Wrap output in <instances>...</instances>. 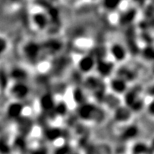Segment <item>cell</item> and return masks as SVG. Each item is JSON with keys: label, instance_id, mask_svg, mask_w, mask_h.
I'll return each mask as SVG.
<instances>
[{"label": "cell", "instance_id": "cell-3", "mask_svg": "<svg viewBox=\"0 0 154 154\" xmlns=\"http://www.w3.org/2000/svg\"><path fill=\"white\" fill-rule=\"evenodd\" d=\"M39 51L40 47H38V44L33 43V42L28 43L24 48V52L28 59H36L38 57V54H39Z\"/></svg>", "mask_w": 154, "mask_h": 154}, {"label": "cell", "instance_id": "cell-10", "mask_svg": "<svg viewBox=\"0 0 154 154\" xmlns=\"http://www.w3.org/2000/svg\"><path fill=\"white\" fill-rule=\"evenodd\" d=\"M94 111V107L93 106L86 104L83 106L81 108L80 111H79V115L82 118L84 119H88L89 117L91 116V114L93 113Z\"/></svg>", "mask_w": 154, "mask_h": 154}, {"label": "cell", "instance_id": "cell-13", "mask_svg": "<svg viewBox=\"0 0 154 154\" xmlns=\"http://www.w3.org/2000/svg\"><path fill=\"white\" fill-rule=\"evenodd\" d=\"M8 47L7 41L4 37L0 36V56H2L5 52Z\"/></svg>", "mask_w": 154, "mask_h": 154}, {"label": "cell", "instance_id": "cell-7", "mask_svg": "<svg viewBox=\"0 0 154 154\" xmlns=\"http://www.w3.org/2000/svg\"><path fill=\"white\" fill-rule=\"evenodd\" d=\"M95 67H96V69L98 70V72H99L101 75H103V76L109 75L111 73V71H112L113 69L111 63L108 62V61H100L99 63H96Z\"/></svg>", "mask_w": 154, "mask_h": 154}, {"label": "cell", "instance_id": "cell-2", "mask_svg": "<svg viewBox=\"0 0 154 154\" xmlns=\"http://www.w3.org/2000/svg\"><path fill=\"white\" fill-rule=\"evenodd\" d=\"M96 62L94 58L90 56L82 57L79 62V68L82 72L88 73L93 70L96 66Z\"/></svg>", "mask_w": 154, "mask_h": 154}, {"label": "cell", "instance_id": "cell-14", "mask_svg": "<svg viewBox=\"0 0 154 154\" xmlns=\"http://www.w3.org/2000/svg\"><path fill=\"white\" fill-rule=\"evenodd\" d=\"M122 1H123V0H122Z\"/></svg>", "mask_w": 154, "mask_h": 154}, {"label": "cell", "instance_id": "cell-5", "mask_svg": "<svg viewBox=\"0 0 154 154\" xmlns=\"http://www.w3.org/2000/svg\"><path fill=\"white\" fill-rule=\"evenodd\" d=\"M111 86L116 93L121 94L126 90V82L122 79H115L111 82Z\"/></svg>", "mask_w": 154, "mask_h": 154}, {"label": "cell", "instance_id": "cell-12", "mask_svg": "<svg viewBox=\"0 0 154 154\" xmlns=\"http://www.w3.org/2000/svg\"><path fill=\"white\" fill-rule=\"evenodd\" d=\"M11 76L14 79L17 81V82H21L20 81L24 79L26 76V74L24 71L20 69H14L11 73Z\"/></svg>", "mask_w": 154, "mask_h": 154}, {"label": "cell", "instance_id": "cell-8", "mask_svg": "<svg viewBox=\"0 0 154 154\" xmlns=\"http://www.w3.org/2000/svg\"><path fill=\"white\" fill-rule=\"evenodd\" d=\"M34 22L39 29H44L47 24V17L43 13H36L33 17Z\"/></svg>", "mask_w": 154, "mask_h": 154}, {"label": "cell", "instance_id": "cell-4", "mask_svg": "<svg viewBox=\"0 0 154 154\" xmlns=\"http://www.w3.org/2000/svg\"><path fill=\"white\" fill-rule=\"evenodd\" d=\"M111 53L116 60L121 61L126 57V51L124 47L119 44H115L111 48Z\"/></svg>", "mask_w": 154, "mask_h": 154}, {"label": "cell", "instance_id": "cell-9", "mask_svg": "<svg viewBox=\"0 0 154 154\" xmlns=\"http://www.w3.org/2000/svg\"><path fill=\"white\" fill-rule=\"evenodd\" d=\"M122 0H102V5L106 9L113 11L120 6Z\"/></svg>", "mask_w": 154, "mask_h": 154}, {"label": "cell", "instance_id": "cell-6", "mask_svg": "<svg viewBox=\"0 0 154 154\" xmlns=\"http://www.w3.org/2000/svg\"><path fill=\"white\" fill-rule=\"evenodd\" d=\"M23 111L22 105L18 102H14V103H11L7 109V113L10 117L12 118H16L18 117L21 114Z\"/></svg>", "mask_w": 154, "mask_h": 154}, {"label": "cell", "instance_id": "cell-11", "mask_svg": "<svg viewBox=\"0 0 154 154\" xmlns=\"http://www.w3.org/2000/svg\"><path fill=\"white\" fill-rule=\"evenodd\" d=\"M54 101L52 97L49 95H46L43 96L41 99L42 107L45 110H49L54 107Z\"/></svg>", "mask_w": 154, "mask_h": 154}, {"label": "cell", "instance_id": "cell-1", "mask_svg": "<svg viewBox=\"0 0 154 154\" xmlns=\"http://www.w3.org/2000/svg\"><path fill=\"white\" fill-rule=\"evenodd\" d=\"M29 87L22 82H17L11 86L10 93L17 99H23L28 96Z\"/></svg>", "mask_w": 154, "mask_h": 154}]
</instances>
